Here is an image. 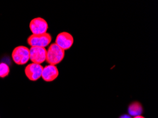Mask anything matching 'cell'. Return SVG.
<instances>
[{
    "label": "cell",
    "instance_id": "6da1fadb",
    "mask_svg": "<svg viewBox=\"0 0 158 118\" xmlns=\"http://www.w3.org/2000/svg\"><path fill=\"white\" fill-rule=\"evenodd\" d=\"M64 50L61 49L56 43H52L50 45L47 50L46 61L48 63L51 65L58 64L63 61L64 57Z\"/></svg>",
    "mask_w": 158,
    "mask_h": 118
},
{
    "label": "cell",
    "instance_id": "7a4b0ae2",
    "mask_svg": "<svg viewBox=\"0 0 158 118\" xmlns=\"http://www.w3.org/2000/svg\"><path fill=\"white\" fill-rule=\"evenodd\" d=\"M52 36L48 33L40 35H31L28 38L27 43L31 47L45 48L51 44Z\"/></svg>",
    "mask_w": 158,
    "mask_h": 118
},
{
    "label": "cell",
    "instance_id": "3957f363",
    "mask_svg": "<svg viewBox=\"0 0 158 118\" xmlns=\"http://www.w3.org/2000/svg\"><path fill=\"white\" fill-rule=\"evenodd\" d=\"M11 57L16 64H26L30 59L29 49L27 47L22 46V45L16 47L11 53Z\"/></svg>",
    "mask_w": 158,
    "mask_h": 118
},
{
    "label": "cell",
    "instance_id": "277c9868",
    "mask_svg": "<svg viewBox=\"0 0 158 118\" xmlns=\"http://www.w3.org/2000/svg\"><path fill=\"white\" fill-rule=\"evenodd\" d=\"M29 28L33 35H40L47 33L48 24L44 18L38 17L31 21Z\"/></svg>",
    "mask_w": 158,
    "mask_h": 118
},
{
    "label": "cell",
    "instance_id": "5b68a950",
    "mask_svg": "<svg viewBox=\"0 0 158 118\" xmlns=\"http://www.w3.org/2000/svg\"><path fill=\"white\" fill-rule=\"evenodd\" d=\"M44 67L41 64L31 63L25 68V74L27 78L31 81H36L42 76Z\"/></svg>",
    "mask_w": 158,
    "mask_h": 118
},
{
    "label": "cell",
    "instance_id": "8992f818",
    "mask_svg": "<svg viewBox=\"0 0 158 118\" xmlns=\"http://www.w3.org/2000/svg\"><path fill=\"white\" fill-rule=\"evenodd\" d=\"M47 50L44 47H31L29 49L30 60L32 63L41 64L46 60Z\"/></svg>",
    "mask_w": 158,
    "mask_h": 118
},
{
    "label": "cell",
    "instance_id": "52a82bcc",
    "mask_svg": "<svg viewBox=\"0 0 158 118\" xmlns=\"http://www.w3.org/2000/svg\"><path fill=\"white\" fill-rule=\"evenodd\" d=\"M56 44L63 50H69L73 46L74 43V38L70 33L68 32L60 33L57 35L56 39Z\"/></svg>",
    "mask_w": 158,
    "mask_h": 118
},
{
    "label": "cell",
    "instance_id": "ba28073f",
    "mask_svg": "<svg viewBox=\"0 0 158 118\" xmlns=\"http://www.w3.org/2000/svg\"><path fill=\"white\" fill-rule=\"evenodd\" d=\"M59 75L58 69L55 65L48 64L44 67L42 72V79L46 82H52L57 78Z\"/></svg>",
    "mask_w": 158,
    "mask_h": 118
},
{
    "label": "cell",
    "instance_id": "9c48e42d",
    "mask_svg": "<svg viewBox=\"0 0 158 118\" xmlns=\"http://www.w3.org/2000/svg\"><path fill=\"white\" fill-rule=\"evenodd\" d=\"M128 111V114L131 117H136L142 115L143 112V108L142 105L140 103L133 102L131 103L130 105H129Z\"/></svg>",
    "mask_w": 158,
    "mask_h": 118
},
{
    "label": "cell",
    "instance_id": "30bf717a",
    "mask_svg": "<svg viewBox=\"0 0 158 118\" xmlns=\"http://www.w3.org/2000/svg\"><path fill=\"white\" fill-rule=\"evenodd\" d=\"M10 68L6 63H0V78H5L9 74Z\"/></svg>",
    "mask_w": 158,
    "mask_h": 118
},
{
    "label": "cell",
    "instance_id": "8fae6325",
    "mask_svg": "<svg viewBox=\"0 0 158 118\" xmlns=\"http://www.w3.org/2000/svg\"><path fill=\"white\" fill-rule=\"evenodd\" d=\"M119 118H132L129 115H123Z\"/></svg>",
    "mask_w": 158,
    "mask_h": 118
},
{
    "label": "cell",
    "instance_id": "7c38bea8",
    "mask_svg": "<svg viewBox=\"0 0 158 118\" xmlns=\"http://www.w3.org/2000/svg\"><path fill=\"white\" fill-rule=\"evenodd\" d=\"M133 118H145L143 116H142V115H139V116H136V117H133Z\"/></svg>",
    "mask_w": 158,
    "mask_h": 118
}]
</instances>
